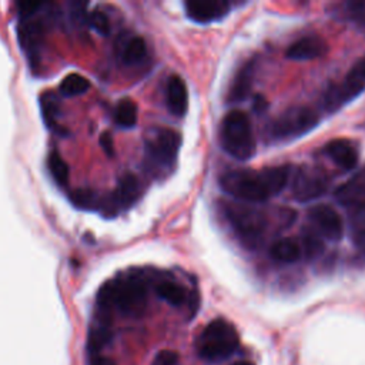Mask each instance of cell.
Instances as JSON below:
<instances>
[{
  "label": "cell",
  "mask_w": 365,
  "mask_h": 365,
  "mask_svg": "<svg viewBox=\"0 0 365 365\" xmlns=\"http://www.w3.org/2000/svg\"><path fill=\"white\" fill-rule=\"evenodd\" d=\"M40 7H41V4H40V3H34V1H23V3H19V6H17L19 14H20L24 20L33 17L34 13H37Z\"/></svg>",
  "instance_id": "d6a6232c"
},
{
  "label": "cell",
  "mask_w": 365,
  "mask_h": 365,
  "mask_svg": "<svg viewBox=\"0 0 365 365\" xmlns=\"http://www.w3.org/2000/svg\"><path fill=\"white\" fill-rule=\"evenodd\" d=\"M308 218L311 224L315 227L317 232L329 240V241H339L344 235V222L339 214L327 204H318L308 211Z\"/></svg>",
  "instance_id": "30bf717a"
},
{
  "label": "cell",
  "mask_w": 365,
  "mask_h": 365,
  "mask_svg": "<svg viewBox=\"0 0 365 365\" xmlns=\"http://www.w3.org/2000/svg\"><path fill=\"white\" fill-rule=\"evenodd\" d=\"M299 247H301V252L305 254L308 258L318 257L324 251V242L319 240L318 234H315L314 231H308V230H305L301 234Z\"/></svg>",
  "instance_id": "484cf974"
},
{
  "label": "cell",
  "mask_w": 365,
  "mask_h": 365,
  "mask_svg": "<svg viewBox=\"0 0 365 365\" xmlns=\"http://www.w3.org/2000/svg\"><path fill=\"white\" fill-rule=\"evenodd\" d=\"M252 78H254V61H247L240 70L235 73L234 80L230 86L228 90V100L232 103H238L244 100L252 86Z\"/></svg>",
  "instance_id": "e0dca14e"
},
{
  "label": "cell",
  "mask_w": 365,
  "mask_h": 365,
  "mask_svg": "<svg viewBox=\"0 0 365 365\" xmlns=\"http://www.w3.org/2000/svg\"><path fill=\"white\" fill-rule=\"evenodd\" d=\"M185 11L192 21L205 24L225 17L230 3L225 0H190L185 3Z\"/></svg>",
  "instance_id": "8fae6325"
},
{
  "label": "cell",
  "mask_w": 365,
  "mask_h": 365,
  "mask_svg": "<svg viewBox=\"0 0 365 365\" xmlns=\"http://www.w3.org/2000/svg\"><path fill=\"white\" fill-rule=\"evenodd\" d=\"M147 307V281L140 274L106 282L97 294L98 314L110 315L117 309L124 317H140Z\"/></svg>",
  "instance_id": "7a4b0ae2"
},
{
  "label": "cell",
  "mask_w": 365,
  "mask_h": 365,
  "mask_svg": "<svg viewBox=\"0 0 365 365\" xmlns=\"http://www.w3.org/2000/svg\"><path fill=\"white\" fill-rule=\"evenodd\" d=\"M177 364H178V354L173 349L160 351L151 362V365H177Z\"/></svg>",
  "instance_id": "1f68e13d"
},
{
  "label": "cell",
  "mask_w": 365,
  "mask_h": 365,
  "mask_svg": "<svg viewBox=\"0 0 365 365\" xmlns=\"http://www.w3.org/2000/svg\"><path fill=\"white\" fill-rule=\"evenodd\" d=\"M221 145L237 160H248L255 153V138L250 117L241 110L228 111L221 121Z\"/></svg>",
  "instance_id": "277c9868"
},
{
  "label": "cell",
  "mask_w": 365,
  "mask_h": 365,
  "mask_svg": "<svg viewBox=\"0 0 365 365\" xmlns=\"http://www.w3.org/2000/svg\"><path fill=\"white\" fill-rule=\"evenodd\" d=\"M88 24L100 34L106 36L110 33V20L100 9H96L88 14Z\"/></svg>",
  "instance_id": "f1b7e54d"
},
{
  "label": "cell",
  "mask_w": 365,
  "mask_h": 365,
  "mask_svg": "<svg viewBox=\"0 0 365 365\" xmlns=\"http://www.w3.org/2000/svg\"><path fill=\"white\" fill-rule=\"evenodd\" d=\"M100 145L103 147V150L106 151L107 155H113L114 154V143H113V137L108 131H104L100 135Z\"/></svg>",
  "instance_id": "836d02e7"
},
{
  "label": "cell",
  "mask_w": 365,
  "mask_h": 365,
  "mask_svg": "<svg viewBox=\"0 0 365 365\" xmlns=\"http://www.w3.org/2000/svg\"><path fill=\"white\" fill-rule=\"evenodd\" d=\"M335 200L341 205L348 207H354L365 201V167L336 188Z\"/></svg>",
  "instance_id": "4fadbf2b"
},
{
  "label": "cell",
  "mask_w": 365,
  "mask_h": 365,
  "mask_svg": "<svg viewBox=\"0 0 365 365\" xmlns=\"http://www.w3.org/2000/svg\"><path fill=\"white\" fill-rule=\"evenodd\" d=\"M165 98H167V107L171 111V114L177 117H182L187 113L188 108V91L184 80L173 74L168 77L167 87H165Z\"/></svg>",
  "instance_id": "9a60e30c"
},
{
  "label": "cell",
  "mask_w": 365,
  "mask_h": 365,
  "mask_svg": "<svg viewBox=\"0 0 365 365\" xmlns=\"http://www.w3.org/2000/svg\"><path fill=\"white\" fill-rule=\"evenodd\" d=\"M349 224L354 230V234L365 232V201L352 207L349 215Z\"/></svg>",
  "instance_id": "f546056e"
},
{
  "label": "cell",
  "mask_w": 365,
  "mask_h": 365,
  "mask_svg": "<svg viewBox=\"0 0 365 365\" xmlns=\"http://www.w3.org/2000/svg\"><path fill=\"white\" fill-rule=\"evenodd\" d=\"M90 87V81L84 77L80 76L77 73H71L68 76H66L61 83H60V93L66 97H73V96H78L83 94L88 90Z\"/></svg>",
  "instance_id": "603a6c76"
},
{
  "label": "cell",
  "mask_w": 365,
  "mask_h": 365,
  "mask_svg": "<svg viewBox=\"0 0 365 365\" xmlns=\"http://www.w3.org/2000/svg\"><path fill=\"white\" fill-rule=\"evenodd\" d=\"M110 324H111V317L97 314L94 322L88 329V336H87L88 356L98 355L111 342L113 331Z\"/></svg>",
  "instance_id": "7c38bea8"
},
{
  "label": "cell",
  "mask_w": 365,
  "mask_h": 365,
  "mask_svg": "<svg viewBox=\"0 0 365 365\" xmlns=\"http://www.w3.org/2000/svg\"><path fill=\"white\" fill-rule=\"evenodd\" d=\"M225 211L235 232L247 244H255L261 238L267 225L262 212L252 207H242L237 204H230Z\"/></svg>",
  "instance_id": "ba28073f"
},
{
  "label": "cell",
  "mask_w": 365,
  "mask_h": 365,
  "mask_svg": "<svg viewBox=\"0 0 365 365\" xmlns=\"http://www.w3.org/2000/svg\"><path fill=\"white\" fill-rule=\"evenodd\" d=\"M71 201L74 205L84 208V210H91L98 205L97 195L93 190L90 188H77L71 192Z\"/></svg>",
  "instance_id": "4316f807"
},
{
  "label": "cell",
  "mask_w": 365,
  "mask_h": 365,
  "mask_svg": "<svg viewBox=\"0 0 365 365\" xmlns=\"http://www.w3.org/2000/svg\"><path fill=\"white\" fill-rule=\"evenodd\" d=\"M19 38L21 43V47L27 53H34L43 38V27L38 21H29V23H21L19 29Z\"/></svg>",
  "instance_id": "ffe728a7"
},
{
  "label": "cell",
  "mask_w": 365,
  "mask_h": 365,
  "mask_svg": "<svg viewBox=\"0 0 365 365\" xmlns=\"http://www.w3.org/2000/svg\"><path fill=\"white\" fill-rule=\"evenodd\" d=\"M88 365H117L114 359L108 356H103L101 354L98 355H91L88 356Z\"/></svg>",
  "instance_id": "e575fe53"
},
{
  "label": "cell",
  "mask_w": 365,
  "mask_h": 365,
  "mask_svg": "<svg viewBox=\"0 0 365 365\" xmlns=\"http://www.w3.org/2000/svg\"><path fill=\"white\" fill-rule=\"evenodd\" d=\"M291 178L289 165H274L259 171L235 170L221 177V188L242 201L262 202L279 194Z\"/></svg>",
  "instance_id": "6da1fadb"
},
{
  "label": "cell",
  "mask_w": 365,
  "mask_h": 365,
  "mask_svg": "<svg viewBox=\"0 0 365 365\" xmlns=\"http://www.w3.org/2000/svg\"><path fill=\"white\" fill-rule=\"evenodd\" d=\"M267 107V101H265V98L262 97V96H257L255 97V104H254V108L255 110H262V108H265Z\"/></svg>",
  "instance_id": "8d00e7d4"
},
{
  "label": "cell",
  "mask_w": 365,
  "mask_h": 365,
  "mask_svg": "<svg viewBox=\"0 0 365 365\" xmlns=\"http://www.w3.org/2000/svg\"><path fill=\"white\" fill-rule=\"evenodd\" d=\"M147 56V46L143 37L134 36L130 37L124 46L121 47V60L125 64H138L141 63Z\"/></svg>",
  "instance_id": "44dd1931"
},
{
  "label": "cell",
  "mask_w": 365,
  "mask_h": 365,
  "mask_svg": "<svg viewBox=\"0 0 365 365\" xmlns=\"http://www.w3.org/2000/svg\"><path fill=\"white\" fill-rule=\"evenodd\" d=\"M318 121L319 117L312 108L295 106L281 113L269 124V135L275 140L298 138L315 128Z\"/></svg>",
  "instance_id": "5b68a950"
},
{
  "label": "cell",
  "mask_w": 365,
  "mask_h": 365,
  "mask_svg": "<svg viewBox=\"0 0 365 365\" xmlns=\"http://www.w3.org/2000/svg\"><path fill=\"white\" fill-rule=\"evenodd\" d=\"M232 365H254V364L250 361H238V362H234Z\"/></svg>",
  "instance_id": "74e56055"
},
{
  "label": "cell",
  "mask_w": 365,
  "mask_h": 365,
  "mask_svg": "<svg viewBox=\"0 0 365 365\" xmlns=\"http://www.w3.org/2000/svg\"><path fill=\"white\" fill-rule=\"evenodd\" d=\"M115 121L118 125L130 128L137 123V106L130 98H123L115 107Z\"/></svg>",
  "instance_id": "cb8c5ba5"
},
{
  "label": "cell",
  "mask_w": 365,
  "mask_h": 365,
  "mask_svg": "<svg viewBox=\"0 0 365 365\" xmlns=\"http://www.w3.org/2000/svg\"><path fill=\"white\" fill-rule=\"evenodd\" d=\"M365 90V56L359 58L346 73L341 84H335L325 91L324 106L328 111H335L341 106L352 101Z\"/></svg>",
  "instance_id": "52a82bcc"
},
{
  "label": "cell",
  "mask_w": 365,
  "mask_h": 365,
  "mask_svg": "<svg viewBox=\"0 0 365 365\" xmlns=\"http://www.w3.org/2000/svg\"><path fill=\"white\" fill-rule=\"evenodd\" d=\"M41 114L44 117V121L48 125L54 124V120L58 114V106H57V101L50 94L41 98Z\"/></svg>",
  "instance_id": "4dcf8cb0"
},
{
  "label": "cell",
  "mask_w": 365,
  "mask_h": 365,
  "mask_svg": "<svg viewBox=\"0 0 365 365\" xmlns=\"http://www.w3.org/2000/svg\"><path fill=\"white\" fill-rule=\"evenodd\" d=\"M344 14L355 21L359 27L365 29V1H346L344 3Z\"/></svg>",
  "instance_id": "83f0119b"
},
{
  "label": "cell",
  "mask_w": 365,
  "mask_h": 365,
  "mask_svg": "<svg viewBox=\"0 0 365 365\" xmlns=\"http://www.w3.org/2000/svg\"><path fill=\"white\" fill-rule=\"evenodd\" d=\"M301 254L299 244L292 238L277 240L269 248V255L279 262H295L301 258Z\"/></svg>",
  "instance_id": "d6986e66"
},
{
  "label": "cell",
  "mask_w": 365,
  "mask_h": 365,
  "mask_svg": "<svg viewBox=\"0 0 365 365\" xmlns=\"http://www.w3.org/2000/svg\"><path fill=\"white\" fill-rule=\"evenodd\" d=\"M47 165L50 170L51 177L54 178L56 182H58L60 185L67 184L68 181V165L66 164V161L61 158V155L57 151L50 153L48 158H47Z\"/></svg>",
  "instance_id": "d4e9b609"
},
{
  "label": "cell",
  "mask_w": 365,
  "mask_h": 365,
  "mask_svg": "<svg viewBox=\"0 0 365 365\" xmlns=\"http://www.w3.org/2000/svg\"><path fill=\"white\" fill-rule=\"evenodd\" d=\"M327 53V43L318 36H307L294 41L285 51V57L291 60H312Z\"/></svg>",
  "instance_id": "5bb4252c"
},
{
  "label": "cell",
  "mask_w": 365,
  "mask_h": 365,
  "mask_svg": "<svg viewBox=\"0 0 365 365\" xmlns=\"http://www.w3.org/2000/svg\"><path fill=\"white\" fill-rule=\"evenodd\" d=\"M140 192L141 190H140V182L137 177L131 173H125L120 177L117 190L113 192V195L121 208V207L133 205L138 200Z\"/></svg>",
  "instance_id": "ac0fdd59"
},
{
  "label": "cell",
  "mask_w": 365,
  "mask_h": 365,
  "mask_svg": "<svg viewBox=\"0 0 365 365\" xmlns=\"http://www.w3.org/2000/svg\"><path fill=\"white\" fill-rule=\"evenodd\" d=\"M328 175L317 168H298L292 177V195L299 202H309L327 192Z\"/></svg>",
  "instance_id": "9c48e42d"
},
{
  "label": "cell",
  "mask_w": 365,
  "mask_h": 365,
  "mask_svg": "<svg viewBox=\"0 0 365 365\" xmlns=\"http://www.w3.org/2000/svg\"><path fill=\"white\" fill-rule=\"evenodd\" d=\"M325 151L332 161L345 171H351L358 165V151L355 145L345 138L331 140L325 145Z\"/></svg>",
  "instance_id": "2e32d148"
},
{
  "label": "cell",
  "mask_w": 365,
  "mask_h": 365,
  "mask_svg": "<svg viewBox=\"0 0 365 365\" xmlns=\"http://www.w3.org/2000/svg\"><path fill=\"white\" fill-rule=\"evenodd\" d=\"M238 345L240 336L235 327L222 318L211 321L197 338L198 355L211 362L230 358Z\"/></svg>",
  "instance_id": "3957f363"
},
{
  "label": "cell",
  "mask_w": 365,
  "mask_h": 365,
  "mask_svg": "<svg viewBox=\"0 0 365 365\" xmlns=\"http://www.w3.org/2000/svg\"><path fill=\"white\" fill-rule=\"evenodd\" d=\"M157 295L174 307H180L185 301V289L173 279H163L155 285Z\"/></svg>",
  "instance_id": "7402d4cb"
},
{
  "label": "cell",
  "mask_w": 365,
  "mask_h": 365,
  "mask_svg": "<svg viewBox=\"0 0 365 365\" xmlns=\"http://www.w3.org/2000/svg\"><path fill=\"white\" fill-rule=\"evenodd\" d=\"M354 241L358 247H361L362 250H365V232H359V234H354Z\"/></svg>",
  "instance_id": "d590c367"
},
{
  "label": "cell",
  "mask_w": 365,
  "mask_h": 365,
  "mask_svg": "<svg viewBox=\"0 0 365 365\" xmlns=\"http://www.w3.org/2000/svg\"><path fill=\"white\" fill-rule=\"evenodd\" d=\"M181 144L180 134L167 127L154 128L145 138L147 160L155 170H171Z\"/></svg>",
  "instance_id": "8992f818"
}]
</instances>
